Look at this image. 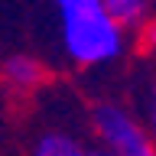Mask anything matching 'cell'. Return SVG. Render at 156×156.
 Returning <instances> with one entry per match:
<instances>
[{
  "mask_svg": "<svg viewBox=\"0 0 156 156\" xmlns=\"http://www.w3.org/2000/svg\"><path fill=\"white\" fill-rule=\"evenodd\" d=\"M62 46L75 65H104L124 52V29L104 13L101 0H55Z\"/></svg>",
  "mask_w": 156,
  "mask_h": 156,
  "instance_id": "obj_1",
  "label": "cell"
},
{
  "mask_svg": "<svg viewBox=\"0 0 156 156\" xmlns=\"http://www.w3.org/2000/svg\"><path fill=\"white\" fill-rule=\"evenodd\" d=\"M91 130L98 136V150L111 156H156V140L127 107L114 101H101L91 107Z\"/></svg>",
  "mask_w": 156,
  "mask_h": 156,
  "instance_id": "obj_2",
  "label": "cell"
},
{
  "mask_svg": "<svg viewBox=\"0 0 156 156\" xmlns=\"http://www.w3.org/2000/svg\"><path fill=\"white\" fill-rule=\"evenodd\" d=\"M3 78L16 91H33V88L42 85L46 68L39 65V58H33V55H10L3 62Z\"/></svg>",
  "mask_w": 156,
  "mask_h": 156,
  "instance_id": "obj_3",
  "label": "cell"
},
{
  "mask_svg": "<svg viewBox=\"0 0 156 156\" xmlns=\"http://www.w3.org/2000/svg\"><path fill=\"white\" fill-rule=\"evenodd\" d=\"M33 156H91V150L65 130H46L33 143Z\"/></svg>",
  "mask_w": 156,
  "mask_h": 156,
  "instance_id": "obj_4",
  "label": "cell"
},
{
  "mask_svg": "<svg viewBox=\"0 0 156 156\" xmlns=\"http://www.w3.org/2000/svg\"><path fill=\"white\" fill-rule=\"evenodd\" d=\"M150 3L153 0H101V7L111 20H114L120 29H130V26H140L150 13Z\"/></svg>",
  "mask_w": 156,
  "mask_h": 156,
  "instance_id": "obj_5",
  "label": "cell"
},
{
  "mask_svg": "<svg viewBox=\"0 0 156 156\" xmlns=\"http://www.w3.org/2000/svg\"><path fill=\"white\" fill-rule=\"evenodd\" d=\"M146 49L156 55V20L150 23V29H146Z\"/></svg>",
  "mask_w": 156,
  "mask_h": 156,
  "instance_id": "obj_6",
  "label": "cell"
},
{
  "mask_svg": "<svg viewBox=\"0 0 156 156\" xmlns=\"http://www.w3.org/2000/svg\"><path fill=\"white\" fill-rule=\"evenodd\" d=\"M150 127L156 130V85H153V98H150Z\"/></svg>",
  "mask_w": 156,
  "mask_h": 156,
  "instance_id": "obj_7",
  "label": "cell"
},
{
  "mask_svg": "<svg viewBox=\"0 0 156 156\" xmlns=\"http://www.w3.org/2000/svg\"><path fill=\"white\" fill-rule=\"evenodd\" d=\"M91 156H111V153H101V150H91Z\"/></svg>",
  "mask_w": 156,
  "mask_h": 156,
  "instance_id": "obj_8",
  "label": "cell"
}]
</instances>
